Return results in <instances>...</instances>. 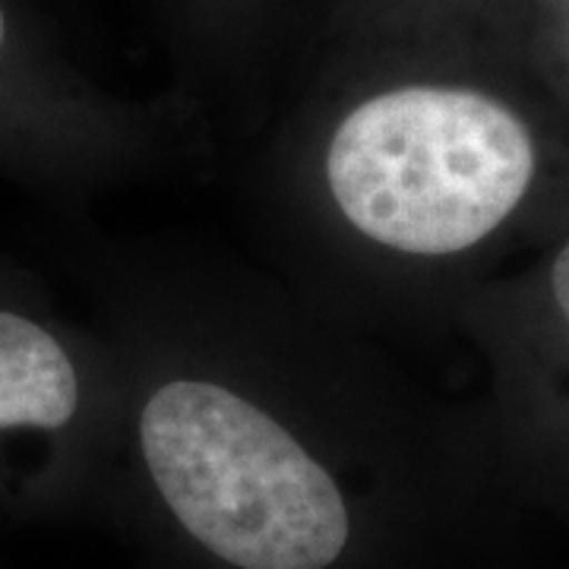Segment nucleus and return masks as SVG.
Masks as SVG:
<instances>
[{
    "instance_id": "nucleus-1",
    "label": "nucleus",
    "mask_w": 569,
    "mask_h": 569,
    "mask_svg": "<svg viewBox=\"0 0 569 569\" xmlns=\"http://www.w3.org/2000/svg\"><path fill=\"white\" fill-rule=\"evenodd\" d=\"M130 497L200 569H365L387 553L373 509L279 415L212 380H171L137 408Z\"/></svg>"
},
{
    "instance_id": "nucleus-5",
    "label": "nucleus",
    "mask_w": 569,
    "mask_h": 569,
    "mask_svg": "<svg viewBox=\"0 0 569 569\" xmlns=\"http://www.w3.org/2000/svg\"><path fill=\"white\" fill-rule=\"evenodd\" d=\"M550 298H553L557 317L569 336V241L560 247L557 260L550 266Z\"/></svg>"
},
{
    "instance_id": "nucleus-2",
    "label": "nucleus",
    "mask_w": 569,
    "mask_h": 569,
    "mask_svg": "<svg viewBox=\"0 0 569 569\" xmlns=\"http://www.w3.org/2000/svg\"><path fill=\"white\" fill-rule=\"evenodd\" d=\"M538 146L516 108L449 82H406L348 108L326 183L361 238L408 257L488 241L529 197Z\"/></svg>"
},
{
    "instance_id": "nucleus-4",
    "label": "nucleus",
    "mask_w": 569,
    "mask_h": 569,
    "mask_svg": "<svg viewBox=\"0 0 569 569\" xmlns=\"http://www.w3.org/2000/svg\"><path fill=\"white\" fill-rule=\"evenodd\" d=\"M92 96L41 41L17 0H0V164L39 178H80L102 149Z\"/></svg>"
},
{
    "instance_id": "nucleus-3",
    "label": "nucleus",
    "mask_w": 569,
    "mask_h": 569,
    "mask_svg": "<svg viewBox=\"0 0 569 569\" xmlns=\"http://www.w3.org/2000/svg\"><path fill=\"white\" fill-rule=\"evenodd\" d=\"M99 427L96 370L77 336L0 269V519L86 497Z\"/></svg>"
}]
</instances>
